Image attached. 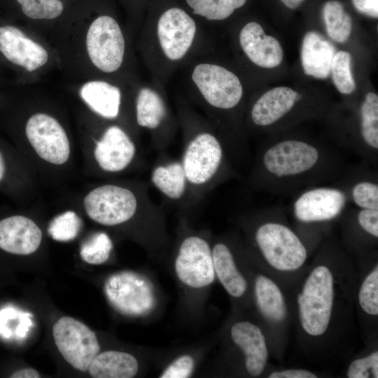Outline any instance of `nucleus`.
<instances>
[{
  "instance_id": "5701e85b",
  "label": "nucleus",
  "mask_w": 378,
  "mask_h": 378,
  "mask_svg": "<svg viewBox=\"0 0 378 378\" xmlns=\"http://www.w3.org/2000/svg\"><path fill=\"white\" fill-rule=\"evenodd\" d=\"M82 99L90 108L106 119H115L120 112L122 94L115 85L103 80L84 84L80 91Z\"/></svg>"
},
{
  "instance_id": "f257e3e1",
  "label": "nucleus",
  "mask_w": 378,
  "mask_h": 378,
  "mask_svg": "<svg viewBox=\"0 0 378 378\" xmlns=\"http://www.w3.org/2000/svg\"><path fill=\"white\" fill-rule=\"evenodd\" d=\"M349 164L342 150L299 136L273 137L256 149L246 183L252 190L294 195L337 180Z\"/></svg>"
},
{
  "instance_id": "b1692460",
  "label": "nucleus",
  "mask_w": 378,
  "mask_h": 378,
  "mask_svg": "<svg viewBox=\"0 0 378 378\" xmlns=\"http://www.w3.org/2000/svg\"><path fill=\"white\" fill-rule=\"evenodd\" d=\"M212 259L215 274L227 292L234 297L241 296L247 283L237 269L230 246L224 241L215 243L212 246Z\"/></svg>"
},
{
  "instance_id": "4c0bfd02",
  "label": "nucleus",
  "mask_w": 378,
  "mask_h": 378,
  "mask_svg": "<svg viewBox=\"0 0 378 378\" xmlns=\"http://www.w3.org/2000/svg\"><path fill=\"white\" fill-rule=\"evenodd\" d=\"M270 378H316V376L304 370H286L274 372L269 375Z\"/></svg>"
},
{
  "instance_id": "4be33fe9",
  "label": "nucleus",
  "mask_w": 378,
  "mask_h": 378,
  "mask_svg": "<svg viewBox=\"0 0 378 378\" xmlns=\"http://www.w3.org/2000/svg\"><path fill=\"white\" fill-rule=\"evenodd\" d=\"M335 54L331 43L316 31L307 32L301 48V62L304 74L318 79L327 78Z\"/></svg>"
},
{
  "instance_id": "c756f323",
  "label": "nucleus",
  "mask_w": 378,
  "mask_h": 378,
  "mask_svg": "<svg viewBox=\"0 0 378 378\" xmlns=\"http://www.w3.org/2000/svg\"><path fill=\"white\" fill-rule=\"evenodd\" d=\"M351 56L346 51L336 52L332 59L330 73L337 90L349 95L356 90V83L351 70Z\"/></svg>"
},
{
  "instance_id": "1a4fd4ad",
  "label": "nucleus",
  "mask_w": 378,
  "mask_h": 378,
  "mask_svg": "<svg viewBox=\"0 0 378 378\" xmlns=\"http://www.w3.org/2000/svg\"><path fill=\"white\" fill-rule=\"evenodd\" d=\"M88 56L100 71L111 74L122 66L126 50L125 38L115 18L108 15L96 18L86 36Z\"/></svg>"
},
{
  "instance_id": "ea45409f",
  "label": "nucleus",
  "mask_w": 378,
  "mask_h": 378,
  "mask_svg": "<svg viewBox=\"0 0 378 378\" xmlns=\"http://www.w3.org/2000/svg\"><path fill=\"white\" fill-rule=\"evenodd\" d=\"M10 377L12 378H38L39 373L33 368H24L13 372Z\"/></svg>"
},
{
  "instance_id": "a211bd4d",
  "label": "nucleus",
  "mask_w": 378,
  "mask_h": 378,
  "mask_svg": "<svg viewBox=\"0 0 378 378\" xmlns=\"http://www.w3.org/2000/svg\"><path fill=\"white\" fill-rule=\"evenodd\" d=\"M0 52L8 61L29 72L42 66L48 59V52L42 46L11 25L0 27Z\"/></svg>"
},
{
  "instance_id": "7ed1b4c3",
  "label": "nucleus",
  "mask_w": 378,
  "mask_h": 378,
  "mask_svg": "<svg viewBox=\"0 0 378 378\" xmlns=\"http://www.w3.org/2000/svg\"><path fill=\"white\" fill-rule=\"evenodd\" d=\"M146 31L148 69L159 82L190 58L201 36L195 20L179 7L167 8Z\"/></svg>"
},
{
  "instance_id": "aec40b11",
  "label": "nucleus",
  "mask_w": 378,
  "mask_h": 378,
  "mask_svg": "<svg viewBox=\"0 0 378 378\" xmlns=\"http://www.w3.org/2000/svg\"><path fill=\"white\" fill-rule=\"evenodd\" d=\"M42 232L31 219L13 216L0 220V248L15 255H29L39 247Z\"/></svg>"
},
{
  "instance_id": "ddd939ff",
  "label": "nucleus",
  "mask_w": 378,
  "mask_h": 378,
  "mask_svg": "<svg viewBox=\"0 0 378 378\" xmlns=\"http://www.w3.org/2000/svg\"><path fill=\"white\" fill-rule=\"evenodd\" d=\"M150 183L169 206L182 211L197 206L181 160L172 158L165 151L160 153L150 169Z\"/></svg>"
},
{
  "instance_id": "4468645a",
  "label": "nucleus",
  "mask_w": 378,
  "mask_h": 378,
  "mask_svg": "<svg viewBox=\"0 0 378 378\" xmlns=\"http://www.w3.org/2000/svg\"><path fill=\"white\" fill-rule=\"evenodd\" d=\"M27 138L43 160L54 164L65 163L70 155L66 132L53 117L45 113L31 115L25 127Z\"/></svg>"
},
{
  "instance_id": "cd10ccee",
  "label": "nucleus",
  "mask_w": 378,
  "mask_h": 378,
  "mask_svg": "<svg viewBox=\"0 0 378 378\" xmlns=\"http://www.w3.org/2000/svg\"><path fill=\"white\" fill-rule=\"evenodd\" d=\"M323 16L330 38L337 43L346 42L351 35L353 23L343 5L337 0L328 1L323 8Z\"/></svg>"
},
{
  "instance_id": "c85d7f7f",
  "label": "nucleus",
  "mask_w": 378,
  "mask_h": 378,
  "mask_svg": "<svg viewBox=\"0 0 378 378\" xmlns=\"http://www.w3.org/2000/svg\"><path fill=\"white\" fill-rule=\"evenodd\" d=\"M186 2L193 15L211 22L228 18L246 0H186Z\"/></svg>"
},
{
  "instance_id": "7c9ffc66",
  "label": "nucleus",
  "mask_w": 378,
  "mask_h": 378,
  "mask_svg": "<svg viewBox=\"0 0 378 378\" xmlns=\"http://www.w3.org/2000/svg\"><path fill=\"white\" fill-rule=\"evenodd\" d=\"M112 248L113 243L109 236L99 232L82 244L80 255L88 264L101 265L108 260Z\"/></svg>"
},
{
  "instance_id": "393cba45",
  "label": "nucleus",
  "mask_w": 378,
  "mask_h": 378,
  "mask_svg": "<svg viewBox=\"0 0 378 378\" xmlns=\"http://www.w3.org/2000/svg\"><path fill=\"white\" fill-rule=\"evenodd\" d=\"M138 369V362L130 354L106 351L94 358L88 370L94 378H131Z\"/></svg>"
},
{
  "instance_id": "f3484780",
  "label": "nucleus",
  "mask_w": 378,
  "mask_h": 378,
  "mask_svg": "<svg viewBox=\"0 0 378 378\" xmlns=\"http://www.w3.org/2000/svg\"><path fill=\"white\" fill-rule=\"evenodd\" d=\"M345 191L349 204L360 209H378V171L366 161L348 165L333 181Z\"/></svg>"
},
{
  "instance_id": "e433bc0d",
  "label": "nucleus",
  "mask_w": 378,
  "mask_h": 378,
  "mask_svg": "<svg viewBox=\"0 0 378 378\" xmlns=\"http://www.w3.org/2000/svg\"><path fill=\"white\" fill-rule=\"evenodd\" d=\"M356 9L362 14L377 18L378 0H351Z\"/></svg>"
},
{
  "instance_id": "a19ab883",
  "label": "nucleus",
  "mask_w": 378,
  "mask_h": 378,
  "mask_svg": "<svg viewBox=\"0 0 378 378\" xmlns=\"http://www.w3.org/2000/svg\"><path fill=\"white\" fill-rule=\"evenodd\" d=\"M286 6L290 9L298 8L304 0H280Z\"/></svg>"
},
{
  "instance_id": "0eeeda50",
  "label": "nucleus",
  "mask_w": 378,
  "mask_h": 378,
  "mask_svg": "<svg viewBox=\"0 0 378 378\" xmlns=\"http://www.w3.org/2000/svg\"><path fill=\"white\" fill-rule=\"evenodd\" d=\"M333 296L330 271L323 265L316 267L298 298L300 322L308 334L318 336L325 332L331 316Z\"/></svg>"
},
{
  "instance_id": "72a5a7b5",
  "label": "nucleus",
  "mask_w": 378,
  "mask_h": 378,
  "mask_svg": "<svg viewBox=\"0 0 378 378\" xmlns=\"http://www.w3.org/2000/svg\"><path fill=\"white\" fill-rule=\"evenodd\" d=\"M358 299L362 309L371 315L378 314V269L368 275L360 287Z\"/></svg>"
},
{
  "instance_id": "f704fd0d",
  "label": "nucleus",
  "mask_w": 378,
  "mask_h": 378,
  "mask_svg": "<svg viewBox=\"0 0 378 378\" xmlns=\"http://www.w3.org/2000/svg\"><path fill=\"white\" fill-rule=\"evenodd\" d=\"M349 378L378 377V353L375 351L370 356L355 360L348 369Z\"/></svg>"
},
{
  "instance_id": "473e14b6",
  "label": "nucleus",
  "mask_w": 378,
  "mask_h": 378,
  "mask_svg": "<svg viewBox=\"0 0 378 378\" xmlns=\"http://www.w3.org/2000/svg\"><path fill=\"white\" fill-rule=\"evenodd\" d=\"M23 13L33 20H52L59 17L64 10L60 0H16Z\"/></svg>"
},
{
  "instance_id": "20e7f679",
  "label": "nucleus",
  "mask_w": 378,
  "mask_h": 378,
  "mask_svg": "<svg viewBox=\"0 0 378 378\" xmlns=\"http://www.w3.org/2000/svg\"><path fill=\"white\" fill-rule=\"evenodd\" d=\"M88 217L108 227L119 226L134 220H141L153 225H161L162 206L150 197L149 184L139 183L135 186L106 183L90 191L83 200Z\"/></svg>"
},
{
  "instance_id": "6ab92c4d",
  "label": "nucleus",
  "mask_w": 378,
  "mask_h": 378,
  "mask_svg": "<svg viewBox=\"0 0 378 378\" xmlns=\"http://www.w3.org/2000/svg\"><path fill=\"white\" fill-rule=\"evenodd\" d=\"M239 42L246 57L258 66L274 68L283 60L284 52L279 41L267 35L258 22H248L241 28Z\"/></svg>"
},
{
  "instance_id": "39448f33",
  "label": "nucleus",
  "mask_w": 378,
  "mask_h": 378,
  "mask_svg": "<svg viewBox=\"0 0 378 378\" xmlns=\"http://www.w3.org/2000/svg\"><path fill=\"white\" fill-rule=\"evenodd\" d=\"M279 210V206H272L256 213L260 221L254 230V241L271 266L295 270L305 262L307 250L300 237L277 218Z\"/></svg>"
},
{
  "instance_id": "412c9836",
  "label": "nucleus",
  "mask_w": 378,
  "mask_h": 378,
  "mask_svg": "<svg viewBox=\"0 0 378 378\" xmlns=\"http://www.w3.org/2000/svg\"><path fill=\"white\" fill-rule=\"evenodd\" d=\"M231 337L246 356L248 372L254 377L260 375L268 357L265 339L260 329L250 322L240 321L232 326Z\"/></svg>"
},
{
  "instance_id": "2f4dec72",
  "label": "nucleus",
  "mask_w": 378,
  "mask_h": 378,
  "mask_svg": "<svg viewBox=\"0 0 378 378\" xmlns=\"http://www.w3.org/2000/svg\"><path fill=\"white\" fill-rule=\"evenodd\" d=\"M81 225V220L77 214L68 211L56 216L50 223L48 231L53 239L68 241L77 237Z\"/></svg>"
},
{
  "instance_id": "f03ea898",
  "label": "nucleus",
  "mask_w": 378,
  "mask_h": 378,
  "mask_svg": "<svg viewBox=\"0 0 378 378\" xmlns=\"http://www.w3.org/2000/svg\"><path fill=\"white\" fill-rule=\"evenodd\" d=\"M183 150L180 158L192 198L198 206L213 190L236 177L238 171L212 123L187 102L176 104Z\"/></svg>"
},
{
  "instance_id": "6e6552de",
  "label": "nucleus",
  "mask_w": 378,
  "mask_h": 378,
  "mask_svg": "<svg viewBox=\"0 0 378 378\" xmlns=\"http://www.w3.org/2000/svg\"><path fill=\"white\" fill-rule=\"evenodd\" d=\"M294 195L292 214L301 224L330 223L342 217L349 205L345 191L334 182L309 186Z\"/></svg>"
},
{
  "instance_id": "bb28decb",
  "label": "nucleus",
  "mask_w": 378,
  "mask_h": 378,
  "mask_svg": "<svg viewBox=\"0 0 378 378\" xmlns=\"http://www.w3.org/2000/svg\"><path fill=\"white\" fill-rule=\"evenodd\" d=\"M359 111L362 120V134L369 153L371 164L378 166V96L368 92L361 102Z\"/></svg>"
},
{
  "instance_id": "9d476101",
  "label": "nucleus",
  "mask_w": 378,
  "mask_h": 378,
  "mask_svg": "<svg viewBox=\"0 0 378 378\" xmlns=\"http://www.w3.org/2000/svg\"><path fill=\"white\" fill-rule=\"evenodd\" d=\"M104 289L110 304L126 316L144 315L155 306L152 285L148 279L131 271H122L109 276Z\"/></svg>"
},
{
  "instance_id": "f8f14e48",
  "label": "nucleus",
  "mask_w": 378,
  "mask_h": 378,
  "mask_svg": "<svg viewBox=\"0 0 378 378\" xmlns=\"http://www.w3.org/2000/svg\"><path fill=\"white\" fill-rule=\"evenodd\" d=\"M178 279L191 288L209 286L215 279L212 247L200 234L192 233L181 240L174 262Z\"/></svg>"
},
{
  "instance_id": "a878e982",
  "label": "nucleus",
  "mask_w": 378,
  "mask_h": 378,
  "mask_svg": "<svg viewBox=\"0 0 378 378\" xmlns=\"http://www.w3.org/2000/svg\"><path fill=\"white\" fill-rule=\"evenodd\" d=\"M257 304L263 316L273 322L282 321L286 307L281 291L270 279L260 275L255 285Z\"/></svg>"
},
{
  "instance_id": "58836bf2",
  "label": "nucleus",
  "mask_w": 378,
  "mask_h": 378,
  "mask_svg": "<svg viewBox=\"0 0 378 378\" xmlns=\"http://www.w3.org/2000/svg\"><path fill=\"white\" fill-rule=\"evenodd\" d=\"M31 314L26 312L20 313V323L16 328V335L19 337H24L29 331V327L32 326L31 319Z\"/></svg>"
},
{
  "instance_id": "423d86ee",
  "label": "nucleus",
  "mask_w": 378,
  "mask_h": 378,
  "mask_svg": "<svg viewBox=\"0 0 378 378\" xmlns=\"http://www.w3.org/2000/svg\"><path fill=\"white\" fill-rule=\"evenodd\" d=\"M135 121L146 130L153 148L165 151L173 142L178 130V123L161 88L144 85L139 89L134 104Z\"/></svg>"
},
{
  "instance_id": "dca6fc26",
  "label": "nucleus",
  "mask_w": 378,
  "mask_h": 378,
  "mask_svg": "<svg viewBox=\"0 0 378 378\" xmlns=\"http://www.w3.org/2000/svg\"><path fill=\"white\" fill-rule=\"evenodd\" d=\"M94 156L103 172L119 173L132 166L139 158V150L127 132L113 125L96 141Z\"/></svg>"
},
{
  "instance_id": "2eb2a0df",
  "label": "nucleus",
  "mask_w": 378,
  "mask_h": 378,
  "mask_svg": "<svg viewBox=\"0 0 378 378\" xmlns=\"http://www.w3.org/2000/svg\"><path fill=\"white\" fill-rule=\"evenodd\" d=\"M302 96L293 89L281 86L267 90L251 104L247 114L248 127L269 129L292 115Z\"/></svg>"
},
{
  "instance_id": "9b49d317",
  "label": "nucleus",
  "mask_w": 378,
  "mask_h": 378,
  "mask_svg": "<svg viewBox=\"0 0 378 378\" xmlns=\"http://www.w3.org/2000/svg\"><path fill=\"white\" fill-rule=\"evenodd\" d=\"M55 343L64 360L74 368L85 372L100 346L94 331L70 316L60 318L53 326Z\"/></svg>"
},
{
  "instance_id": "c9c22d12",
  "label": "nucleus",
  "mask_w": 378,
  "mask_h": 378,
  "mask_svg": "<svg viewBox=\"0 0 378 378\" xmlns=\"http://www.w3.org/2000/svg\"><path fill=\"white\" fill-rule=\"evenodd\" d=\"M194 369L193 358L188 355L182 356L172 363L161 374V378H186Z\"/></svg>"
},
{
  "instance_id": "79ce46f5",
  "label": "nucleus",
  "mask_w": 378,
  "mask_h": 378,
  "mask_svg": "<svg viewBox=\"0 0 378 378\" xmlns=\"http://www.w3.org/2000/svg\"><path fill=\"white\" fill-rule=\"evenodd\" d=\"M5 174V164L3 156L0 152V181L2 180Z\"/></svg>"
}]
</instances>
